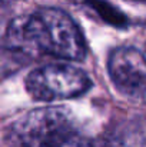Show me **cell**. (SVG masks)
<instances>
[{"instance_id":"cell-1","label":"cell","mask_w":146,"mask_h":147,"mask_svg":"<svg viewBox=\"0 0 146 147\" xmlns=\"http://www.w3.org/2000/svg\"><path fill=\"white\" fill-rule=\"evenodd\" d=\"M4 47L26 63L42 54L70 61L86 57V42L79 26L66 11L56 7H43L12 20Z\"/></svg>"},{"instance_id":"cell-2","label":"cell","mask_w":146,"mask_h":147,"mask_svg":"<svg viewBox=\"0 0 146 147\" xmlns=\"http://www.w3.org/2000/svg\"><path fill=\"white\" fill-rule=\"evenodd\" d=\"M20 147H92L62 109H39L17 124Z\"/></svg>"},{"instance_id":"cell-3","label":"cell","mask_w":146,"mask_h":147,"mask_svg":"<svg viewBox=\"0 0 146 147\" xmlns=\"http://www.w3.org/2000/svg\"><path fill=\"white\" fill-rule=\"evenodd\" d=\"M24 86L27 93L40 101L75 98L85 94L92 82L86 71L70 64H46L32 70Z\"/></svg>"},{"instance_id":"cell-4","label":"cell","mask_w":146,"mask_h":147,"mask_svg":"<svg viewBox=\"0 0 146 147\" xmlns=\"http://www.w3.org/2000/svg\"><path fill=\"white\" fill-rule=\"evenodd\" d=\"M107 70L115 86L130 96L146 92V57L139 50L119 46L112 50Z\"/></svg>"}]
</instances>
